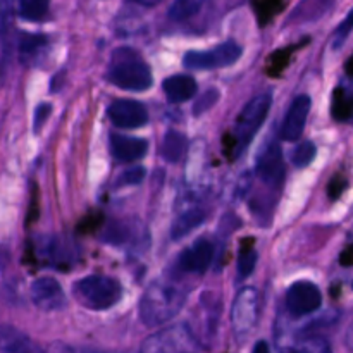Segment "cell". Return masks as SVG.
I'll list each match as a JSON object with an SVG mask.
<instances>
[{"label": "cell", "mask_w": 353, "mask_h": 353, "mask_svg": "<svg viewBox=\"0 0 353 353\" xmlns=\"http://www.w3.org/2000/svg\"><path fill=\"white\" fill-rule=\"evenodd\" d=\"M259 321V292L252 286H245L234 296L231 309V324L238 340H243L254 331Z\"/></svg>", "instance_id": "cell-6"}, {"label": "cell", "mask_w": 353, "mask_h": 353, "mask_svg": "<svg viewBox=\"0 0 353 353\" xmlns=\"http://www.w3.org/2000/svg\"><path fill=\"white\" fill-rule=\"evenodd\" d=\"M31 300L43 312H57L68 303L65 293L54 278H38L31 285Z\"/></svg>", "instance_id": "cell-11"}, {"label": "cell", "mask_w": 353, "mask_h": 353, "mask_svg": "<svg viewBox=\"0 0 353 353\" xmlns=\"http://www.w3.org/2000/svg\"><path fill=\"white\" fill-rule=\"evenodd\" d=\"M107 78L128 92H145L152 86L150 68L140 52L131 47H119L112 52Z\"/></svg>", "instance_id": "cell-2"}, {"label": "cell", "mask_w": 353, "mask_h": 353, "mask_svg": "<svg viewBox=\"0 0 353 353\" xmlns=\"http://www.w3.org/2000/svg\"><path fill=\"white\" fill-rule=\"evenodd\" d=\"M137 3H140V6H145V7H152V6H157L161 0H134Z\"/></svg>", "instance_id": "cell-38"}, {"label": "cell", "mask_w": 353, "mask_h": 353, "mask_svg": "<svg viewBox=\"0 0 353 353\" xmlns=\"http://www.w3.org/2000/svg\"><path fill=\"white\" fill-rule=\"evenodd\" d=\"M252 353H271V350H269V345L265 341H257Z\"/></svg>", "instance_id": "cell-36"}, {"label": "cell", "mask_w": 353, "mask_h": 353, "mask_svg": "<svg viewBox=\"0 0 353 353\" xmlns=\"http://www.w3.org/2000/svg\"><path fill=\"white\" fill-rule=\"evenodd\" d=\"M102 240L112 247L143 250L148 243V234L140 221L123 219L107 224L102 233Z\"/></svg>", "instance_id": "cell-7"}, {"label": "cell", "mask_w": 353, "mask_h": 353, "mask_svg": "<svg viewBox=\"0 0 353 353\" xmlns=\"http://www.w3.org/2000/svg\"><path fill=\"white\" fill-rule=\"evenodd\" d=\"M352 31H353V9L350 10V14H348V16L341 21V24L336 28V31H334V37H333L334 47L336 48L341 47V45H343V41L347 40V37L352 33Z\"/></svg>", "instance_id": "cell-30"}, {"label": "cell", "mask_w": 353, "mask_h": 353, "mask_svg": "<svg viewBox=\"0 0 353 353\" xmlns=\"http://www.w3.org/2000/svg\"><path fill=\"white\" fill-rule=\"evenodd\" d=\"M186 302V292L168 281H155L145 290L140 300V319L145 326L157 327L179 314Z\"/></svg>", "instance_id": "cell-1"}, {"label": "cell", "mask_w": 353, "mask_h": 353, "mask_svg": "<svg viewBox=\"0 0 353 353\" xmlns=\"http://www.w3.org/2000/svg\"><path fill=\"white\" fill-rule=\"evenodd\" d=\"M202 6V0H174L169 7V17L172 21H185L192 17Z\"/></svg>", "instance_id": "cell-26"}, {"label": "cell", "mask_w": 353, "mask_h": 353, "mask_svg": "<svg viewBox=\"0 0 353 353\" xmlns=\"http://www.w3.org/2000/svg\"><path fill=\"white\" fill-rule=\"evenodd\" d=\"M14 16H16L14 0H0V40L6 41L7 45L14 31Z\"/></svg>", "instance_id": "cell-23"}, {"label": "cell", "mask_w": 353, "mask_h": 353, "mask_svg": "<svg viewBox=\"0 0 353 353\" xmlns=\"http://www.w3.org/2000/svg\"><path fill=\"white\" fill-rule=\"evenodd\" d=\"M271 93H259L250 102H247V105L243 107V110L238 116L236 124H234L233 134H231V143L228 145L231 159L240 157L245 148L250 145V141L254 140L257 131L264 124L269 109H271Z\"/></svg>", "instance_id": "cell-3"}, {"label": "cell", "mask_w": 353, "mask_h": 353, "mask_svg": "<svg viewBox=\"0 0 353 353\" xmlns=\"http://www.w3.org/2000/svg\"><path fill=\"white\" fill-rule=\"evenodd\" d=\"M345 188H347V181H345L341 176H336V178H333V181L327 185V193H330L331 199L336 200L340 199V195L345 192Z\"/></svg>", "instance_id": "cell-34"}, {"label": "cell", "mask_w": 353, "mask_h": 353, "mask_svg": "<svg viewBox=\"0 0 353 353\" xmlns=\"http://www.w3.org/2000/svg\"><path fill=\"white\" fill-rule=\"evenodd\" d=\"M190 353H196V352H190Z\"/></svg>", "instance_id": "cell-40"}, {"label": "cell", "mask_w": 353, "mask_h": 353, "mask_svg": "<svg viewBox=\"0 0 353 353\" xmlns=\"http://www.w3.org/2000/svg\"><path fill=\"white\" fill-rule=\"evenodd\" d=\"M310 97L300 95L290 105L288 112H286L285 121H283L281 128V137L288 141H295L299 138H302L303 131H305L307 117L310 112Z\"/></svg>", "instance_id": "cell-14"}, {"label": "cell", "mask_w": 353, "mask_h": 353, "mask_svg": "<svg viewBox=\"0 0 353 353\" xmlns=\"http://www.w3.org/2000/svg\"><path fill=\"white\" fill-rule=\"evenodd\" d=\"M345 345H347V347H348V350L353 352V323H352V326L348 327V331H347V336H345Z\"/></svg>", "instance_id": "cell-37"}, {"label": "cell", "mask_w": 353, "mask_h": 353, "mask_svg": "<svg viewBox=\"0 0 353 353\" xmlns=\"http://www.w3.org/2000/svg\"><path fill=\"white\" fill-rule=\"evenodd\" d=\"M316 154H317L316 145H314L310 140H303L302 143L296 145V148L293 150L292 154L293 165H295V168H307V165H310V162L314 161Z\"/></svg>", "instance_id": "cell-27"}, {"label": "cell", "mask_w": 353, "mask_h": 353, "mask_svg": "<svg viewBox=\"0 0 353 353\" xmlns=\"http://www.w3.org/2000/svg\"><path fill=\"white\" fill-rule=\"evenodd\" d=\"M162 88H164L165 97L174 103L186 102V100L196 95V81L188 74L169 76L162 83Z\"/></svg>", "instance_id": "cell-18"}, {"label": "cell", "mask_w": 353, "mask_h": 353, "mask_svg": "<svg viewBox=\"0 0 353 353\" xmlns=\"http://www.w3.org/2000/svg\"><path fill=\"white\" fill-rule=\"evenodd\" d=\"M252 240H248V245H243L240 252V257H238V272H240V278H247L254 272L255 264H257V252L252 247Z\"/></svg>", "instance_id": "cell-28"}, {"label": "cell", "mask_w": 353, "mask_h": 353, "mask_svg": "<svg viewBox=\"0 0 353 353\" xmlns=\"http://www.w3.org/2000/svg\"><path fill=\"white\" fill-rule=\"evenodd\" d=\"M45 45H47L45 37H40V34H24V37L21 38L19 43L21 61H23L24 64L34 62L40 57V54H43Z\"/></svg>", "instance_id": "cell-22"}, {"label": "cell", "mask_w": 353, "mask_h": 353, "mask_svg": "<svg viewBox=\"0 0 353 353\" xmlns=\"http://www.w3.org/2000/svg\"><path fill=\"white\" fill-rule=\"evenodd\" d=\"M288 353H333V352H331L330 343H327L323 336L310 334V336L302 338V340H300Z\"/></svg>", "instance_id": "cell-25"}, {"label": "cell", "mask_w": 353, "mask_h": 353, "mask_svg": "<svg viewBox=\"0 0 353 353\" xmlns=\"http://www.w3.org/2000/svg\"><path fill=\"white\" fill-rule=\"evenodd\" d=\"M50 0H19V14L28 21H40L47 16Z\"/></svg>", "instance_id": "cell-24"}, {"label": "cell", "mask_w": 353, "mask_h": 353, "mask_svg": "<svg viewBox=\"0 0 353 353\" xmlns=\"http://www.w3.org/2000/svg\"><path fill=\"white\" fill-rule=\"evenodd\" d=\"M214 259V245L210 240L200 238L195 241V245L186 248L178 259L179 271L185 272H195V274H202L209 269L210 262Z\"/></svg>", "instance_id": "cell-15"}, {"label": "cell", "mask_w": 353, "mask_h": 353, "mask_svg": "<svg viewBox=\"0 0 353 353\" xmlns=\"http://www.w3.org/2000/svg\"><path fill=\"white\" fill-rule=\"evenodd\" d=\"M331 116L338 123L353 124V88L338 86L331 100Z\"/></svg>", "instance_id": "cell-20"}, {"label": "cell", "mask_w": 353, "mask_h": 353, "mask_svg": "<svg viewBox=\"0 0 353 353\" xmlns=\"http://www.w3.org/2000/svg\"><path fill=\"white\" fill-rule=\"evenodd\" d=\"M217 100H219V92H217L216 88L207 90L203 95H200L199 99H196L195 107H193V114H195V116H200V114H203L205 110H209Z\"/></svg>", "instance_id": "cell-29"}, {"label": "cell", "mask_w": 353, "mask_h": 353, "mask_svg": "<svg viewBox=\"0 0 353 353\" xmlns=\"http://www.w3.org/2000/svg\"><path fill=\"white\" fill-rule=\"evenodd\" d=\"M257 176L269 186H279L285 178V159L278 143L265 145L257 159Z\"/></svg>", "instance_id": "cell-13"}, {"label": "cell", "mask_w": 353, "mask_h": 353, "mask_svg": "<svg viewBox=\"0 0 353 353\" xmlns=\"http://www.w3.org/2000/svg\"><path fill=\"white\" fill-rule=\"evenodd\" d=\"M50 112H52V107L48 105V103H41V105L37 107V110H34V119H33L34 133H38V131L41 130V126H43L45 121L48 119Z\"/></svg>", "instance_id": "cell-32"}, {"label": "cell", "mask_w": 353, "mask_h": 353, "mask_svg": "<svg viewBox=\"0 0 353 353\" xmlns=\"http://www.w3.org/2000/svg\"><path fill=\"white\" fill-rule=\"evenodd\" d=\"M202 345L196 341L188 326H171L152 334L141 343L140 353H190Z\"/></svg>", "instance_id": "cell-5"}, {"label": "cell", "mask_w": 353, "mask_h": 353, "mask_svg": "<svg viewBox=\"0 0 353 353\" xmlns=\"http://www.w3.org/2000/svg\"><path fill=\"white\" fill-rule=\"evenodd\" d=\"M145 174H147V171H145L143 168H140V165L133 169H128V171H124L123 174H121V178L117 179V186L138 185V183L143 181Z\"/></svg>", "instance_id": "cell-31"}, {"label": "cell", "mask_w": 353, "mask_h": 353, "mask_svg": "<svg viewBox=\"0 0 353 353\" xmlns=\"http://www.w3.org/2000/svg\"><path fill=\"white\" fill-rule=\"evenodd\" d=\"M241 47L234 41H224L210 50H190L183 57V64L188 69H217L228 68L240 59Z\"/></svg>", "instance_id": "cell-8"}, {"label": "cell", "mask_w": 353, "mask_h": 353, "mask_svg": "<svg viewBox=\"0 0 353 353\" xmlns=\"http://www.w3.org/2000/svg\"><path fill=\"white\" fill-rule=\"evenodd\" d=\"M323 303L321 290L310 281H296L286 292V307L296 317L314 314Z\"/></svg>", "instance_id": "cell-9"}, {"label": "cell", "mask_w": 353, "mask_h": 353, "mask_svg": "<svg viewBox=\"0 0 353 353\" xmlns=\"http://www.w3.org/2000/svg\"><path fill=\"white\" fill-rule=\"evenodd\" d=\"M54 353H116V352L97 350V348H86V347H69V345H55Z\"/></svg>", "instance_id": "cell-33"}, {"label": "cell", "mask_w": 353, "mask_h": 353, "mask_svg": "<svg viewBox=\"0 0 353 353\" xmlns=\"http://www.w3.org/2000/svg\"><path fill=\"white\" fill-rule=\"evenodd\" d=\"M221 317V302H217V299H210V295H202L200 299L199 310L195 314V323L193 326H190V331L193 333V336L196 338L200 345H205V341H209L210 338L216 333L217 321Z\"/></svg>", "instance_id": "cell-10"}, {"label": "cell", "mask_w": 353, "mask_h": 353, "mask_svg": "<svg viewBox=\"0 0 353 353\" xmlns=\"http://www.w3.org/2000/svg\"><path fill=\"white\" fill-rule=\"evenodd\" d=\"M341 264L345 265L353 264V247H350L348 250H345L343 254H341Z\"/></svg>", "instance_id": "cell-35"}, {"label": "cell", "mask_w": 353, "mask_h": 353, "mask_svg": "<svg viewBox=\"0 0 353 353\" xmlns=\"http://www.w3.org/2000/svg\"><path fill=\"white\" fill-rule=\"evenodd\" d=\"M109 117L116 126L124 130H134L147 124L148 112L143 103L130 99L114 100L109 105Z\"/></svg>", "instance_id": "cell-12"}, {"label": "cell", "mask_w": 353, "mask_h": 353, "mask_svg": "<svg viewBox=\"0 0 353 353\" xmlns=\"http://www.w3.org/2000/svg\"><path fill=\"white\" fill-rule=\"evenodd\" d=\"M161 148L162 157L168 162H171V164H176V162L181 161L183 155H185L186 148H188V140H186V137L183 133L171 130L164 134Z\"/></svg>", "instance_id": "cell-21"}, {"label": "cell", "mask_w": 353, "mask_h": 353, "mask_svg": "<svg viewBox=\"0 0 353 353\" xmlns=\"http://www.w3.org/2000/svg\"><path fill=\"white\" fill-rule=\"evenodd\" d=\"M110 150L119 162H137L145 157L148 150V143L143 138L116 134L110 137Z\"/></svg>", "instance_id": "cell-16"}, {"label": "cell", "mask_w": 353, "mask_h": 353, "mask_svg": "<svg viewBox=\"0 0 353 353\" xmlns=\"http://www.w3.org/2000/svg\"><path fill=\"white\" fill-rule=\"evenodd\" d=\"M0 353H45L28 334L14 326L0 327Z\"/></svg>", "instance_id": "cell-17"}, {"label": "cell", "mask_w": 353, "mask_h": 353, "mask_svg": "<svg viewBox=\"0 0 353 353\" xmlns=\"http://www.w3.org/2000/svg\"><path fill=\"white\" fill-rule=\"evenodd\" d=\"M207 219V212L202 207H186L181 214L174 219L171 226V236L172 240H181L186 234L192 233L195 228H199L203 221Z\"/></svg>", "instance_id": "cell-19"}, {"label": "cell", "mask_w": 353, "mask_h": 353, "mask_svg": "<svg viewBox=\"0 0 353 353\" xmlns=\"http://www.w3.org/2000/svg\"><path fill=\"white\" fill-rule=\"evenodd\" d=\"M347 72L350 76H353V55L350 59H348V62H347Z\"/></svg>", "instance_id": "cell-39"}, {"label": "cell", "mask_w": 353, "mask_h": 353, "mask_svg": "<svg viewBox=\"0 0 353 353\" xmlns=\"http://www.w3.org/2000/svg\"><path fill=\"white\" fill-rule=\"evenodd\" d=\"M76 300L92 310H107L123 296V286L117 279L103 274H92L79 279L72 286Z\"/></svg>", "instance_id": "cell-4"}]
</instances>
